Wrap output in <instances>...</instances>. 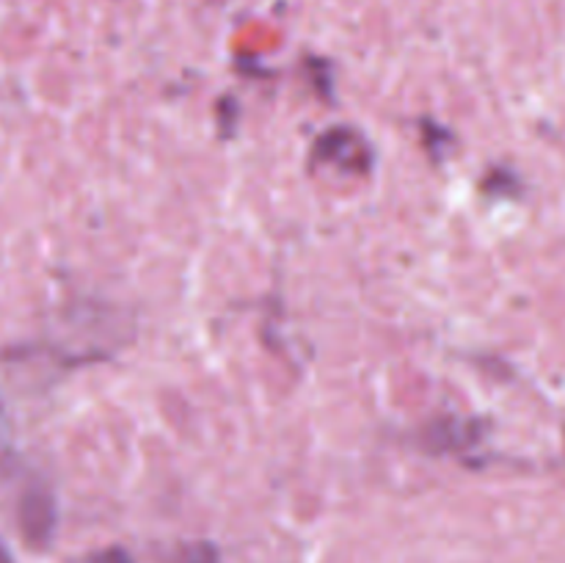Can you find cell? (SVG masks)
Instances as JSON below:
<instances>
[{
    "label": "cell",
    "mask_w": 565,
    "mask_h": 563,
    "mask_svg": "<svg viewBox=\"0 0 565 563\" xmlns=\"http://www.w3.org/2000/svg\"><path fill=\"white\" fill-rule=\"evenodd\" d=\"M81 563H132L130 555L121 550H105V552H97V555H88L86 561Z\"/></svg>",
    "instance_id": "obj_1"
},
{
    "label": "cell",
    "mask_w": 565,
    "mask_h": 563,
    "mask_svg": "<svg viewBox=\"0 0 565 563\" xmlns=\"http://www.w3.org/2000/svg\"><path fill=\"white\" fill-rule=\"evenodd\" d=\"M0 563H11V557L6 555V550H3V546H0Z\"/></svg>",
    "instance_id": "obj_2"
}]
</instances>
